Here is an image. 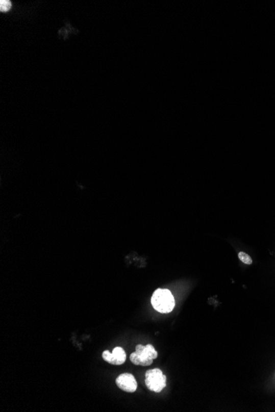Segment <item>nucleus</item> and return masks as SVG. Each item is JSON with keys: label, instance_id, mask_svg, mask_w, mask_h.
Wrapping results in <instances>:
<instances>
[{"label": "nucleus", "instance_id": "f257e3e1", "mask_svg": "<svg viewBox=\"0 0 275 412\" xmlns=\"http://www.w3.org/2000/svg\"><path fill=\"white\" fill-rule=\"evenodd\" d=\"M151 303L154 310L161 314H168L175 307L174 296L171 291L166 289H158L154 291Z\"/></svg>", "mask_w": 275, "mask_h": 412}, {"label": "nucleus", "instance_id": "f03ea898", "mask_svg": "<svg viewBox=\"0 0 275 412\" xmlns=\"http://www.w3.org/2000/svg\"><path fill=\"white\" fill-rule=\"evenodd\" d=\"M158 352L154 346L147 344V346L137 345L135 352L130 355V362L135 366H151L154 359H157Z\"/></svg>", "mask_w": 275, "mask_h": 412}, {"label": "nucleus", "instance_id": "7ed1b4c3", "mask_svg": "<svg viewBox=\"0 0 275 412\" xmlns=\"http://www.w3.org/2000/svg\"><path fill=\"white\" fill-rule=\"evenodd\" d=\"M145 384L150 391L161 393L166 386V377L159 369L147 370L145 374Z\"/></svg>", "mask_w": 275, "mask_h": 412}, {"label": "nucleus", "instance_id": "20e7f679", "mask_svg": "<svg viewBox=\"0 0 275 412\" xmlns=\"http://www.w3.org/2000/svg\"><path fill=\"white\" fill-rule=\"evenodd\" d=\"M115 382L119 389L126 393H135L138 388V383L135 377L129 373L120 374L116 378Z\"/></svg>", "mask_w": 275, "mask_h": 412}, {"label": "nucleus", "instance_id": "39448f33", "mask_svg": "<svg viewBox=\"0 0 275 412\" xmlns=\"http://www.w3.org/2000/svg\"><path fill=\"white\" fill-rule=\"evenodd\" d=\"M103 358L105 362L114 365V366H120L126 362V354L124 349L122 347H115L112 353L109 351H105L103 353Z\"/></svg>", "mask_w": 275, "mask_h": 412}, {"label": "nucleus", "instance_id": "423d86ee", "mask_svg": "<svg viewBox=\"0 0 275 412\" xmlns=\"http://www.w3.org/2000/svg\"><path fill=\"white\" fill-rule=\"evenodd\" d=\"M239 260H241L242 263L247 265H251L252 264V258L249 257L247 253H244V252H240L238 253Z\"/></svg>", "mask_w": 275, "mask_h": 412}, {"label": "nucleus", "instance_id": "0eeeda50", "mask_svg": "<svg viewBox=\"0 0 275 412\" xmlns=\"http://www.w3.org/2000/svg\"><path fill=\"white\" fill-rule=\"evenodd\" d=\"M12 8V3L9 0H1L0 1V10L1 12H8Z\"/></svg>", "mask_w": 275, "mask_h": 412}]
</instances>
